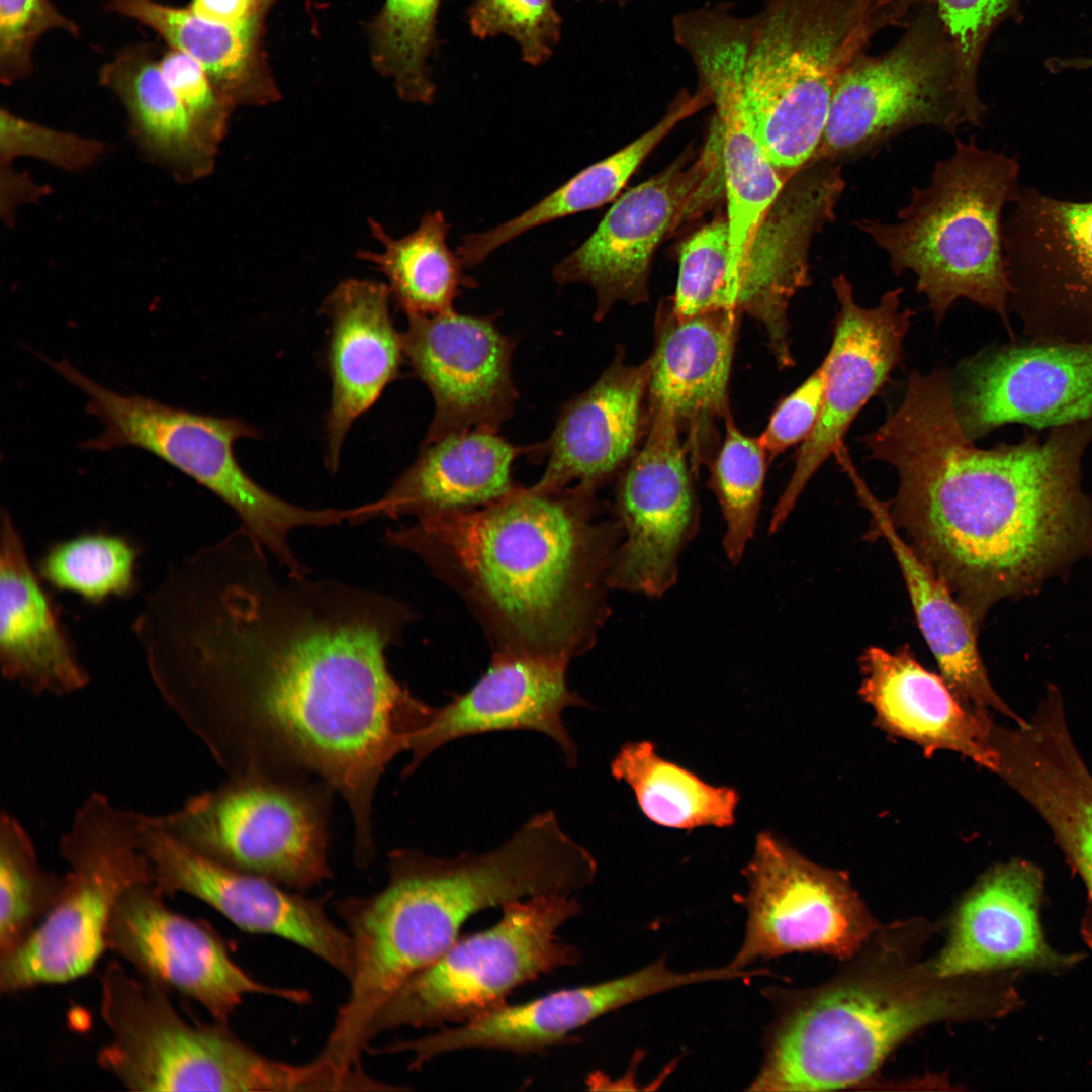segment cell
Masks as SVG:
<instances>
[{
    "label": "cell",
    "instance_id": "31",
    "mask_svg": "<svg viewBox=\"0 0 1092 1092\" xmlns=\"http://www.w3.org/2000/svg\"><path fill=\"white\" fill-rule=\"evenodd\" d=\"M387 284L358 278L341 281L328 295L324 310L331 324L328 359L332 380L327 417V463L339 465L345 437L354 421L397 376L403 353L402 334L390 314Z\"/></svg>",
    "mask_w": 1092,
    "mask_h": 1092
},
{
    "label": "cell",
    "instance_id": "49",
    "mask_svg": "<svg viewBox=\"0 0 1092 1092\" xmlns=\"http://www.w3.org/2000/svg\"><path fill=\"white\" fill-rule=\"evenodd\" d=\"M159 67L200 134L218 150L226 135L232 107L217 94L202 66L189 55L173 50Z\"/></svg>",
    "mask_w": 1092,
    "mask_h": 1092
},
{
    "label": "cell",
    "instance_id": "23",
    "mask_svg": "<svg viewBox=\"0 0 1092 1092\" xmlns=\"http://www.w3.org/2000/svg\"><path fill=\"white\" fill-rule=\"evenodd\" d=\"M407 320L403 353L435 406L425 442L475 428L499 431L518 398L512 376L516 341L492 316L452 310Z\"/></svg>",
    "mask_w": 1092,
    "mask_h": 1092
},
{
    "label": "cell",
    "instance_id": "3",
    "mask_svg": "<svg viewBox=\"0 0 1092 1092\" xmlns=\"http://www.w3.org/2000/svg\"><path fill=\"white\" fill-rule=\"evenodd\" d=\"M597 490L519 486L477 509L416 519L385 541L460 595L493 652L570 663L607 617V573L624 532Z\"/></svg>",
    "mask_w": 1092,
    "mask_h": 1092
},
{
    "label": "cell",
    "instance_id": "5",
    "mask_svg": "<svg viewBox=\"0 0 1092 1092\" xmlns=\"http://www.w3.org/2000/svg\"><path fill=\"white\" fill-rule=\"evenodd\" d=\"M596 873L594 856L550 810L484 853L439 857L415 849L392 851L380 891L337 904L354 958L340 1020L352 1029L365 1028L403 981L460 937L471 916L534 896L572 895Z\"/></svg>",
    "mask_w": 1092,
    "mask_h": 1092
},
{
    "label": "cell",
    "instance_id": "51",
    "mask_svg": "<svg viewBox=\"0 0 1092 1092\" xmlns=\"http://www.w3.org/2000/svg\"><path fill=\"white\" fill-rule=\"evenodd\" d=\"M274 0H193L190 10L217 24L234 25L268 9Z\"/></svg>",
    "mask_w": 1092,
    "mask_h": 1092
},
{
    "label": "cell",
    "instance_id": "54",
    "mask_svg": "<svg viewBox=\"0 0 1092 1092\" xmlns=\"http://www.w3.org/2000/svg\"><path fill=\"white\" fill-rule=\"evenodd\" d=\"M619 1H620L621 3H625V2H627V1H630V0H619Z\"/></svg>",
    "mask_w": 1092,
    "mask_h": 1092
},
{
    "label": "cell",
    "instance_id": "27",
    "mask_svg": "<svg viewBox=\"0 0 1092 1092\" xmlns=\"http://www.w3.org/2000/svg\"><path fill=\"white\" fill-rule=\"evenodd\" d=\"M1043 875L1021 859L985 874L952 916L946 941L930 959L943 977L1001 973L1016 967L1061 969L1077 961L1046 943L1039 920Z\"/></svg>",
    "mask_w": 1092,
    "mask_h": 1092
},
{
    "label": "cell",
    "instance_id": "11",
    "mask_svg": "<svg viewBox=\"0 0 1092 1092\" xmlns=\"http://www.w3.org/2000/svg\"><path fill=\"white\" fill-rule=\"evenodd\" d=\"M581 909L572 895L509 902L492 926L459 937L440 957L403 981L369 1023L365 1041L400 1027L443 1028L507 1004L522 985L575 965L580 951L557 930Z\"/></svg>",
    "mask_w": 1092,
    "mask_h": 1092
},
{
    "label": "cell",
    "instance_id": "2",
    "mask_svg": "<svg viewBox=\"0 0 1092 1092\" xmlns=\"http://www.w3.org/2000/svg\"><path fill=\"white\" fill-rule=\"evenodd\" d=\"M860 441L897 473L885 502L893 524L978 625L1074 550L1092 514L1081 485L1092 415L983 449L963 431L949 373L913 370L901 402Z\"/></svg>",
    "mask_w": 1092,
    "mask_h": 1092
},
{
    "label": "cell",
    "instance_id": "8",
    "mask_svg": "<svg viewBox=\"0 0 1092 1092\" xmlns=\"http://www.w3.org/2000/svg\"><path fill=\"white\" fill-rule=\"evenodd\" d=\"M100 1014L110 1033L99 1066L132 1091H330L331 1070L317 1060L293 1065L268 1058L228 1024L188 1022L167 991L120 963L100 977Z\"/></svg>",
    "mask_w": 1092,
    "mask_h": 1092
},
{
    "label": "cell",
    "instance_id": "52",
    "mask_svg": "<svg viewBox=\"0 0 1092 1092\" xmlns=\"http://www.w3.org/2000/svg\"><path fill=\"white\" fill-rule=\"evenodd\" d=\"M1073 868L1081 877L1088 893L1089 908L1083 924V932L1086 940L1092 945V841L1076 856Z\"/></svg>",
    "mask_w": 1092,
    "mask_h": 1092
},
{
    "label": "cell",
    "instance_id": "17",
    "mask_svg": "<svg viewBox=\"0 0 1092 1092\" xmlns=\"http://www.w3.org/2000/svg\"><path fill=\"white\" fill-rule=\"evenodd\" d=\"M748 33L747 20L724 6L692 11L673 27L675 41L696 67L699 88L717 113L730 233L727 304L736 299L759 225L789 182L762 151L745 107L742 69Z\"/></svg>",
    "mask_w": 1092,
    "mask_h": 1092
},
{
    "label": "cell",
    "instance_id": "43",
    "mask_svg": "<svg viewBox=\"0 0 1092 1092\" xmlns=\"http://www.w3.org/2000/svg\"><path fill=\"white\" fill-rule=\"evenodd\" d=\"M724 426L723 442L711 463L709 486L725 521L723 548L735 565L757 527L768 457L759 438L742 433L731 414Z\"/></svg>",
    "mask_w": 1092,
    "mask_h": 1092
},
{
    "label": "cell",
    "instance_id": "38",
    "mask_svg": "<svg viewBox=\"0 0 1092 1092\" xmlns=\"http://www.w3.org/2000/svg\"><path fill=\"white\" fill-rule=\"evenodd\" d=\"M368 225L381 250H359L357 258L385 276L392 299L406 315L452 311L462 289L476 285L448 246L450 223L442 211L425 213L415 230L399 238L373 218Z\"/></svg>",
    "mask_w": 1092,
    "mask_h": 1092
},
{
    "label": "cell",
    "instance_id": "24",
    "mask_svg": "<svg viewBox=\"0 0 1092 1092\" xmlns=\"http://www.w3.org/2000/svg\"><path fill=\"white\" fill-rule=\"evenodd\" d=\"M725 978L722 967L676 972L661 958L615 979L557 990L523 1003H507L471 1021L393 1042L391 1049L413 1054L412 1070L421 1069L435 1057L462 1050L540 1053L566 1043L577 1030L621 1007L682 986Z\"/></svg>",
    "mask_w": 1092,
    "mask_h": 1092
},
{
    "label": "cell",
    "instance_id": "40",
    "mask_svg": "<svg viewBox=\"0 0 1092 1092\" xmlns=\"http://www.w3.org/2000/svg\"><path fill=\"white\" fill-rule=\"evenodd\" d=\"M64 876L44 869L26 827L0 814V958L19 947L54 906Z\"/></svg>",
    "mask_w": 1092,
    "mask_h": 1092
},
{
    "label": "cell",
    "instance_id": "1",
    "mask_svg": "<svg viewBox=\"0 0 1092 1092\" xmlns=\"http://www.w3.org/2000/svg\"><path fill=\"white\" fill-rule=\"evenodd\" d=\"M268 555L240 527L178 560L136 641L167 707L228 777L315 778L369 845L380 777L434 714L387 660L415 614L375 590L281 574Z\"/></svg>",
    "mask_w": 1092,
    "mask_h": 1092
},
{
    "label": "cell",
    "instance_id": "39",
    "mask_svg": "<svg viewBox=\"0 0 1092 1092\" xmlns=\"http://www.w3.org/2000/svg\"><path fill=\"white\" fill-rule=\"evenodd\" d=\"M613 777L633 791L644 815L669 828L728 827L739 801L729 787H715L660 757L649 741L623 745L611 763Z\"/></svg>",
    "mask_w": 1092,
    "mask_h": 1092
},
{
    "label": "cell",
    "instance_id": "28",
    "mask_svg": "<svg viewBox=\"0 0 1092 1092\" xmlns=\"http://www.w3.org/2000/svg\"><path fill=\"white\" fill-rule=\"evenodd\" d=\"M650 369L649 358L629 365L618 353L587 389L569 399L548 439L532 446L533 459L547 463L531 487L556 491L575 482L598 490L619 475L642 433Z\"/></svg>",
    "mask_w": 1092,
    "mask_h": 1092
},
{
    "label": "cell",
    "instance_id": "37",
    "mask_svg": "<svg viewBox=\"0 0 1092 1092\" xmlns=\"http://www.w3.org/2000/svg\"><path fill=\"white\" fill-rule=\"evenodd\" d=\"M103 81L122 101L132 135L148 159L182 182L212 172L218 150L200 134L159 64L138 55L123 56L106 67Z\"/></svg>",
    "mask_w": 1092,
    "mask_h": 1092
},
{
    "label": "cell",
    "instance_id": "53",
    "mask_svg": "<svg viewBox=\"0 0 1092 1092\" xmlns=\"http://www.w3.org/2000/svg\"><path fill=\"white\" fill-rule=\"evenodd\" d=\"M866 1H867V4L869 6H874L876 4V2H877V0H866Z\"/></svg>",
    "mask_w": 1092,
    "mask_h": 1092
},
{
    "label": "cell",
    "instance_id": "44",
    "mask_svg": "<svg viewBox=\"0 0 1092 1092\" xmlns=\"http://www.w3.org/2000/svg\"><path fill=\"white\" fill-rule=\"evenodd\" d=\"M954 48L959 84L974 114L985 121L988 108L979 90L985 50L996 29L1018 22L1028 0H933Z\"/></svg>",
    "mask_w": 1092,
    "mask_h": 1092
},
{
    "label": "cell",
    "instance_id": "18",
    "mask_svg": "<svg viewBox=\"0 0 1092 1092\" xmlns=\"http://www.w3.org/2000/svg\"><path fill=\"white\" fill-rule=\"evenodd\" d=\"M644 443L619 474L614 516L624 536L613 555L611 589L661 597L676 582L678 560L699 527L687 450L671 412L650 406Z\"/></svg>",
    "mask_w": 1092,
    "mask_h": 1092
},
{
    "label": "cell",
    "instance_id": "15",
    "mask_svg": "<svg viewBox=\"0 0 1092 1092\" xmlns=\"http://www.w3.org/2000/svg\"><path fill=\"white\" fill-rule=\"evenodd\" d=\"M744 874L747 919L729 963L735 968L796 951L851 959L878 930L844 875L813 863L769 831L758 834Z\"/></svg>",
    "mask_w": 1092,
    "mask_h": 1092
},
{
    "label": "cell",
    "instance_id": "6",
    "mask_svg": "<svg viewBox=\"0 0 1092 1092\" xmlns=\"http://www.w3.org/2000/svg\"><path fill=\"white\" fill-rule=\"evenodd\" d=\"M1019 164L956 139L952 153L935 163L929 182L913 187L892 222L859 219L853 224L889 259L891 271L911 272L934 320L968 299L995 312L1011 339L1010 286L1006 271L1003 210L1018 198Z\"/></svg>",
    "mask_w": 1092,
    "mask_h": 1092
},
{
    "label": "cell",
    "instance_id": "7",
    "mask_svg": "<svg viewBox=\"0 0 1092 1092\" xmlns=\"http://www.w3.org/2000/svg\"><path fill=\"white\" fill-rule=\"evenodd\" d=\"M749 18L744 103L762 151L790 180L818 151L841 72L887 17L866 0H765Z\"/></svg>",
    "mask_w": 1092,
    "mask_h": 1092
},
{
    "label": "cell",
    "instance_id": "46",
    "mask_svg": "<svg viewBox=\"0 0 1092 1092\" xmlns=\"http://www.w3.org/2000/svg\"><path fill=\"white\" fill-rule=\"evenodd\" d=\"M468 22L479 38L511 36L531 65H539L552 55L561 31L553 0H473Z\"/></svg>",
    "mask_w": 1092,
    "mask_h": 1092
},
{
    "label": "cell",
    "instance_id": "9",
    "mask_svg": "<svg viewBox=\"0 0 1092 1092\" xmlns=\"http://www.w3.org/2000/svg\"><path fill=\"white\" fill-rule=\"evenodd\" d=\"M50 364L88 397V414L96 416L102 433L81 444L83 449L108 451L119 447L146 450L207 488L239 517L242 527L282 567L299 564L289 544L300 528H325L330 513L282 499L255 482L240 466L234 444L258 436L255 428L237 418L216 417L173 407L141 395H123L93 381L66 359Z\"/></svg>",
    "mask_w": 1092,
    "mask_h": 1092
},
{
    "label": "cell",
    "instance_id": "35",
    "mask_svg": "<svg viewBox=\"0 0 1092 1092\" xmlns=\"http://www.w3.org/2000/svg\"><path fill=\"white\" fill-rule=\"evenodd\" d=\"M116 12L155 30L175 50L195 59L217 94L233 108L263 105L277 99L272 81L255 65L257 42L267 9L224 25L207 21L190 9L153 0H108Z\"/></svg>",
    "mask_w": 1092,
    "mask_h": 1092
},
{
    "label": "cell",
    "instance_id": "41",
    "mask_svg": "<svg viewBox=\"0 0 1092 1092\" xmlns=\"http://www.w3.org/2000/svg\"><path fill=\"white\" fill-rule=\"evenodd\" d=\"M441 0H386L371 28L372 59L407 102L431 103L428 59L436 48Z\"/></svg>",
    "mask_w": 1092,
    "mask_h": 1092
},
{
    "label": "cell",
    "instance_id": "29",
    "mask_svg": "<svg viewBox=\"0 0 1092 1092\" xmlns=\"http://www.w3.org/2000/svg\"><path fill=\"white\" fill-rule=\"evenodd\" d=\"M663 307L649 357L648 403L671 412L696 466L705 459L715 422L730 414L729 381L741 313L717 309L679 316Z\"/></svg>",
    "mask_w": 1092,
    "mask_h": 1092
},
{
    "label": "cell",
    "instance_id": "25",
    "mask_svg": "<svg viewBox=\"0 0 1092 1092\" xmlns=\"http://www.w3.org/2000/svg\"><path fill=\"white\" fill-rule=\"evenodd\" d=\"M844 189L842 165L811 161L786 184L747 254L738 311L762 328L780 368L795 364L788 320L790 300L810 284L812 240L835 220Z\"/></svg>",
    "mask_w": 1092,
    "mask_h": 1092
},
{
    "label": "cell",
    "instance_id": "50",
    "mask_svg": "<svg viewBox=\"0 0 1092 1092\" xmlns=\"http://www.w3.org/2000/svg\"><path fill=\"white\" fill-rule=\"evenodd\" d=\"M826 383L823 362L774 410L760 434L768 461L790 447L803 443L813 431L821 414Z\"/></svg>",
    "mask_w": 1092,
    "mask_h": 1092
},
{
    "label": "cell",
    "instance_id": "14",
    "mask_svg": "<svg viewBox=\"0 0 1092 1092\" xmlns=\"http://www.w3.org/2000/svg\"><path fill=\"white\" fill-rule=\"evenodd\" d=\"M715 128L694 162L681 157L627 190L589 237L554 266L557 284L584 283L593 288L597 322L620 301L635 305L648 300L649 269L657 246L713 198L719 185L724 186L716 123Z\"/></svg>",
    "mask_w": 1092,
    "mask_h": 1092
},
{
    "label": "cell",
    "instance_id": "10",
    "mask_svg": "<svg viewBox=\"0 0 1092 1092\" xmlns=\"http://www.w3.org/2000/svg\"><path fill=\"white\" fill-rule=\"evenodd\" d=\"M140 813L105 793H90L59 839L68 866L46 917L15 950L0 958V990L13 994L88 974L107 949L108 924L123 894L154 882L140 844Z\"/></svg>",
    "mask_w": 1092,
    "mask_h": 1092
},
{
    "label": "cell",
    "instance_id": "47",
    "mask_svg": "<svg viewBox=\"0 0 1092 1092\" xmlns=\"http://www.w3.org/2000/svg\"><path fill=\"white\" fill-rule=\"evenodd\" d=\"M53 29L72 34L78 31L50 0H0V73L4 83L30 72L35 42Z\"/></svg>",
    "mask_w": 1092,
    "mask_h": 1092
},
{
    "label": "cell",
    "instance_id": "21",
    "mask_svg": "<svg viewBox=\"0 0 1092 1092\" xmlns=\"http://www.w3.org/2000/svg\"><path fill=\"white\" fill-rule=\"evenodd\" d=\"M140 844L165 895L197 898L241 930L288 940L350 979L352 941L330 919L324 899L290 893L274 881L211 859L153 825L142 812Z\"/></svg>",
    "mask_w": 1092,
    "mask_h": 1092
},
{
    "label": "cell",
    "instance_id": "42",
    "mask_svg": "<svg viewBox=\"0 0 1092 1092\" xmlns=\"http://www.w3.org/2000/svg\"><path fill=\"white\" fill-rule=\"evenodd\" d=\"M138 555L123 536L87 533L51 544L37 569L53 587L97 604L135 589Z\"/></svg>",
    "mask_w": 1092,
    "mask_h": 1092
},
{
    "label": "cell",
    "instance_id": "36",
    "mask_svg": "<svg viewBox=\"0 0 1092 1092\" xmlns=\"http://www.w3.org/2000/svg\"><path fill=\"white\" fill-rule=\"evenodd\" d=\"M710 103L701 89L693 95L680 93L664 117L632 143L582 169L520 214L486 231L463 236L456 253L465 268L482 263L499 247L530 230L613 200L668 132Z\"/></svg>",
    "mask_w": 1092,
    "mask_h": 1092
},
{
    "label": "cell",
    "instance_id": "16",
    "mask_svg": "<svg viewBox=\"0 0 1092 1092\" xmlns=\"http://www.w3.org/2000/svg\"><path fill=\"white\" fill-rule=\"evenodd\" d=\"M1009 312L1024 338L1092 341V201L1022 188L1002 224Z\"/></svg>",
    "mask_w": 1092,
    "mask_h": 1092
},
{
    "label": "cell",
    "instance_id": "20",
    "mask_svg": "<svg viewBox=\"0 0 1092 1092\" xmlns=\"http://www.w3.org/2000/svg\"><path fill=\"white\" fill-rule=\"evenodd\" d=\"M951 390L972 441L1008 425L1051 429L1092 415V341L1011 339L960 367Z\"/></svg>",
    "mask_w": 1092,
    "mask_h": 1092
},
{
    "label": "cell",
    "instance_id": "34",
    "mask_svg": "<svg viewBox=\"0 0 1092 1092\" xmlns=\"http://www.w3.org/2000/svg\"><path fill=\"white\" fill-rule=\"evenodd\" d=\"M530 450L486 428L424 442L412 465L376 500L377 517L419 519L493 504L519 487L512 467Z\"/></svg>",
    "mask_w": 1092,
    "mask_h": 1092
},
{
    "label": "cell",
    "instance_id": "45",
    "mask_svg": "<svg viewBox=\"0 0 1092 1092\" xmlns=\"http://www.w3.org/2000/svg\"><path fill=\"white\" fill-rule=\"evenodd\" d=\"M730 263L727 219H717L689 237L680 247L676 288L670 303L679 316L724 309Z\"/></svg>",
    "mask_w": 1092,
    "mask_h": 1092
},
{
    "label": "cell",
    "instance_id": "26",
    "mask_svg": "<svg viewBox=\"0 0 1092 1092\" xmlns=\"http://www.w3.org/2000/svg\"><path fill=\"white\" fill-rule=\"evenodd\" d=\"M567 667L562 661L493 652L486 672L467 692L435 708L402 775L413 774L434 750L450 741L511 730L545 734L560 748L566 764L574 767L578 751L562 712L589 705L570 690Z\"/></svg>",
    "mask_w": 1092,
    "mask_h": 1092
},
{
    "label": "cell",
    "instance_id": "48",
    "mask_svg": "<svg viewBox=\"0 0 1092 1092\" xmlns=\"http://www.w3.org/2000/svg\"><path fill=\"white\" fill-rule=\"evenodd\" d=\"M103 145L1 112V155L30 156L66 170H81L101 156Z\"/></svg>",
    "mask_w": 1092,
    "mask_h": 1092
},
{
    "label": "cell",
    "instance_id": "30",
    "mask_svg": "<svg viewBox=\"0 0 1092 1092\" xmlns=\"http://www.w3.org/2000/svg\"><path fill=\"white\" fill-rule=\"evenodd\" d=\"M859 666V693L884 729L928 753L954 751L995 771L996 723L987 711L961 702L941 675L919 663L907 644L894 652L871 646L860 655Z\"/></svg>",
    "mask_w": 1092,
    "mask_h": 1092
},
{
    "label": "cell",
    "instance_id": "12",
    "mask_svg": "<svg viewBox=\"0 0 1092 1092\" xmlns=\"http://www.w3.org/2000/svg\"><path fill=\"white\" fill-rule=\"evenodd\" d=\"M983 123L967 104L957 57L933 0H914L900 37L885 52L858 51L841 72L813 160L843 166L917 127L954 134Z\"/></svg>",
    "mask_w": 1092,
    "mask_h": 1092
},
{
    "label": "cell",
    "instance_id": "19",
    "mask_svg": "<svg viewBox=\"0 0 1092 1092\" xmlns=\"http://www.w3.org/2000/svg\"><path fill=\"white\" fill-rule=\"evenodd\" d=\"M164 896L155 882L131 887L108 924L107 948L140 976L194 1000L213 1021L223 1024L247 995L263 994L297 1004L309 1001L305 990L257 981L234 961L214 929L174 912Z\"/></svg>",
    "mask_w": 1092,
    "mask_h": 1092
},
{
    "label": "cell",
    "instance_id": "32",
    "mask_svg": "<svg viewBox=\"0 0 1092 1092\" xmlns=\"http://www.w3.org/2000/svg\"><path fill=\"white\" fill-rule=\"evenodd\" d=\"M0 664L6 680L34 695L67 696L90 681L6 511L0 542Z\"/></svg>",
    "mask_w": 1092,
    "mask_h": 1092
},
{
    "label": "cell",
    "instance_id": "22",
    "mask_svg": "<svg viewBox=\"0 0 1092 1092\" xmlns=\"http://www.w3.org/2000/svg\"><path fill=\"white\" fill-rule=\"evenodd\" d=\"M838 304L830 349L823 359L826 372L819 419L801 444L793 473L770 519L775 533L787 521L807 483L836 450L851 423L876 395L901 359L913 311L901 308L902 288L886 291L878 304L861 306L844 274L832 279Z\"/></svg>",
    "mask_w": 1092,
    "mask_h": 1092
},
{
    "label": "cell",
    "instance_id": "13",
    "mask_svg": "<svg viewBox=\"0 0 1092 1092\" xmlns=\"http://www.w3.org/2000/svg\"><path fill=\"white\" fill-rule=\"evenodd\" d=\"M330 791L320 782L229 777L177 808L147 817L176 840L222 864L306 889L331 877Z\"/></svg>",
    "mask_w": 1092,
    "mask_h": 1092
},
{
    "label": "cell",
    "instance_id": "33",
    "mask_svg": "<svg viewBox=\"0 0 1092 1092\" xmlns=\"http://www.w3.org/2000/svg\"><path fill=\"white\" fill-rule=\"evenodd\" d=\"M848 477L876 532L894 554L917 625L943 680L964 704L987 712L995 710L1014 723L1021 722L1023 718L1001 700L989 680L977 643L979 625L898 531L885 502L872 493L857 471Z\"/></svg>",
    "mask_w": 1092,
    "mask_h": 1092
},
{
    "label": "cell",
    "instance_id": "4",
    "mask_svg": "<svg viewBox=\"0 0 1092 1092\" xmlns=\"http://www.w3.org/2000/svg\"><path fill=\"white\" fill-rule=\"evenodd\" d=\"M930 929L906 922L877 930L832 980L767 989L776 1009L749 1090L822 1091L864 1082L921 1028L1000 1017L1019 1003L1010 975L943 977L922 960Z\"/></svg>",
    "mask_w": 1092,
    "mask_h": 1092
}]
</instances>
